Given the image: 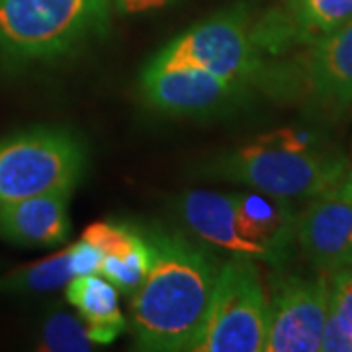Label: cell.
Masks as SVG:
<instances>
[{
	"instance_id": "cell-1",
	"label": "cell",
	"mask_w": 352,
	"mask_h": 352,
	"mask_svg": "<svg viewBox=\"0 0 352 352\" xmlns=\"http://www.w3.org/2000/svg\"><path fill=\"white\" fill-rule=\"evenodd\" d=\"M149 270L129 294V321L139 351H192L212 303L219 266L212 252L182 233L141 227Z\"/></svg>"
},
{
	"instance_id": "cell-2",
	"label": "cell",
	"mask_w": 352,
	"mask_h": 352,
	"mask_svg": "<svg viewBox=\"0 0 352 352\" xmlns=\"http://www.w3.org/2000/svg\"><path fill=\"white\" fill-rule=\"evenodd\" d=\"M112 0H0V65L25 71L73 57L110 28Z\"/></svg>"
},
{
	"instance_id": "cell-3",
	"label": "cell",
	"mask_w": 352,
	"mask_h": 352,
	"mask_svg": "<svg viewBox=\"0 0 352 352\" xmlns=\"http://www.w3.org/2000/svg\"><path fill=\"white\" fill-rule=\"evenodd\" d=\"M256 14L258 8L252 2L241 0L208 16L157 51L145 71L194 67L251 85L266 94L278 61H272L258 43Z\"/></svg>"
},
{
	"instance_id": "cell-4",
	"label": "cell",
	"mask_w": 352,
	"mask_h": 352,
	"mask_svg": "<svg viewBox=\"0 0 352 352\" xmlns=\"http://www.w3.org/2000/svg\"><path fill=\"white\" fill-rule=\"evenodd\" d=\"M200 175L258 190L282 200H311L337 188L349 175V161L335 149L292 151L254 139L201 164Z\"/></svg>"
},
{
	"instance_id": "cell-5",
	"label": "cell",
	"mask_w": 352,
	"mask_h": 352,
	"mask_svg": "<svg viewBox=\"0 0 352 352\" xmlns=\"http://www.w3.org/2000/svg\"><path fill=\"white\" fill-rule=\"evenodd\" d=\"M87 141L63 126H34L0 139V206L71 192L87 173Z\"/></svg>"
},
{
	"instance_id": "cell-6",
	"label": "cell",
	"mask_w": 352,
	"mask_h": 352,
	"mask_svg": "<svg viewBox=\"0 0 352 352\" xmlns=\"http://www.w3.org/2000/svg\"><path fill=\"white\" fill-rule=\"evenodd\" d=\"M337 118L352 106V20L274 65L268 92Z\"/></svg>"
},
{
	"instance_id": "cell-7",
	"label": "cell",
	"mask_w": 352,
	"mask_h": 352,
	"mask_svg": "<svg viewBox=\"0 0 352 352\" xmlns=\"http://www.w3.org/2000/svg\"><path fill=\"white\" fill-rule=\"evenodd\" d=\"M268 298L254 258L229 256L219 266L196 352H261L268 335Z\"/></svg>"
},
{
	"instance_id": "cell-8",
	"label": "cell",
	"mask_w": 352,
	"mask_h": 352,
	"mask_svg": "<svg viewBox=\"0 0 352 352\" xmlns=\"http://www.w3.org/2000/svg\"><path fill=\"white\" fill-rule=\"evenodd\" d=\"M141 96L153 110L175 118H217L237 112L256 92L251 85L214 75L204 69L182 67L145 71L139 80Z\"/></svg>"
},
{
	"instance_id": "cell-9",
	"label": "cell",
	"mask_w": 352,
	"mask_h": 352,
	"mask_svg": "<svg viewBox=\"0 0 352 352\" xmlns=\"http://www.w3.org/2000/svg\"><path fill=\"white\" fill-rule=\"evenodd\" d=\"M268 307L270 317L264 351H321V337L329 315V280L323 272L315 276H280L272 286Z\"/></svg>"
},
{
	"instance_id": "cell-10",
	"label": "cell",
	"mask_w": 352,
	"mask_h": 352,
	"mask_svg": "<svg viewBox=\"0 0 352 352\" xmlns=\"http://www.w3.org/2000/svg\"><path fill=\"white\" fill-rule=\"evenodd\" d=\"M296 245L317 272L352 266V194L344 182L311 198L298 214Z\"/></svg>"
},
{
	"instance_id": "cell-11",
	"label": "cell",
	"mask_w": 352,
	"mask_h": 352,
	"mask_svg": "<svg viewBox=\"0 0 352 352\" xmlns=\"http://www.w3.org/2000/svg\"><path fill=\"white\" fill-rule=\"evenodd\" d=\"M176 217L190 233L208 247L227 252L229 256H247L268 263V254L241 237L235 219L233 194L214 190H186L173 204Z\"/></svg>"
},
{
	"instance_id": "cell-12",
	"label": "cell",
	"mask_w": 352,
	"mask_h": 352,
	"mask_svg": "<svg viewBox=\"0 0 352 352\" xmlns=\"http://www.w3.org/2000/svg\"><path fill=\"white\" fill-rule=\"evenodd\" d=\"M233 201L241 237L261 247L270 264L282 268L296 245L298 212L292 201L251 188L233 192Z\"/></svg>"
},
{
	"instance_id": "cell-13",
	"label": "cell",
	"mask_w": 352,
	"mask_h": 352,
	"mask_svg": "<svg viewBox=\"0 0 352 352\" xmlns=\"http://www.w3.org/2000/svg\"><path fill=\"white\" fill-rule=\"evenodd\" d=\"M71 192H51L0 206V237L20 247H57L69 239Z\"/></svg>"
},
{
	"instance_id": "cell-14",
	"label": "cell",
	"mask_w": 352,
	"mask_h": 352,
	"mask_svg": "<svg viewBox=\"0 0 352 352\" xmlns=\"http://www.w3.org/2000/svg\"><path fill=\"white\" fill-rule=\"evenodd\" d=\"M65 298L78 311L87 325L88 337L96 346L112 344L126 331L118 288L104 276H73L65 286Z\"/></svg>"
},
{
	"instance_id": "cell-15",
	"label": "cell",
	"mask_w": 352,
	"mask_h": 352,
	"mask_svg": "<svg viewBox=\"0 0 352 352\" xmlns=\"http://www.w3.org/2000/svg\"><path fill=\"white\" fill-rule=\"evenodd\" d=\"M276 8L296 51L352 20V0H282Z\"/></svg>"
},
{
	"instance_id": "cell-16",
	"label": "cell",
	"mask_w": 352,
	"mask_h": 352,
	"mask_svg": "<svg viewBox=\"0 0 352 352\" xmlns=\"http://www.w3.org/2000/svg\"><path fill=\"white\" fill-rule=\"evenodd\" d=\"M73 278L69 266V247L38 263L22 266L0 278V294L38 296L65 288Z\"/></svg>"
},
{
	"instance_id": "cell-17",
	"label": "cell",
	"mask_w": 352,
	"mask_h": 352,
	"mask_svg": "<svg viewBox=\"0 0 352 352\" xmlns=\"http://www.w3.org/2000/svg\"><path fill=\"white\" fill-rule=\"evenodd\" d=\"M38 349L45 352H88L94 351L96 344L88 337L80 315L53 309L39 325Z\"/></svg>"
},
{
	"instance_id": "cell-18",
	"label": "cell",
	"mask_w": 352,
	"mask_h": 352,
	"mask_svg": "<svg viewBox=\"0 0 352 352\" xmlns=\"http://www.w3.org/2000/svg\"><path fill=\"white\" fill-rule=\"evenodd\" d=\"M149 261H151V254H149L147 241L143 237V241L139 243L138 247L131 252H127L126 256L104 254L100 274L106 280H110L113 286L118 288V292H124V294L129 296L143 282V278L149 270Z\"/></svg>"
},
{
	"instance_id": "cell-19",
	"label": "cell",
	"mask_w": 352,
	"mask_h": 352,
	"mask_svg": "<svg viewBox=\"0 0 352 352\" xmlns=\"http://www.w3.org/2000/svg\"><path fill=\"white\" fill-rule=\"evenodd\" d=\"M82 239L98 247L104 254L126 256L143 241L141 227L122 221H94L82 231Z\"/></svg>"
},
{
	"instance_id": "cell-20",
	"label": "cell",
	"mask_w": 352,
	"mask_h": 352,
	"mask_svg": "<svg viewBox=\"0 0 352 352\" xmlns=\"http://www.w3.org/2000/svg\"><path fill=\"white\" fill-rule=\"evenodd\" d=\"M329 311L352 335V266L337 270L329 278Z\"/></svg>"
},
{
	"instance_id": "cell-21",
	"label": "cell",
	"mask_w": 352,
	"mask_h": 352,
	"mask_svg": "<svg viewBox=\"0 0 352 352\" xmlns=\"http://www.w3.org/2000/svg\"><path fill=\"white\" fill-rule=\"evenodd\" d=\"M256 139H261L268 145H276V147L292 149V151H314V149L325 147L319 131L309 129V127H278V129L258 135Z\"/></svg>"
},
{
	"instance_id": "cell-22",
	"label": "cell",
	"mask_w": 352,
	"mask_h": 352,
	"mask_svg": "<svg viewBox=\"0 0 352 352\" xmlns=\"http://www.w3.org/2000/svg\"><path fill=\"white\" fill-rule=\"evenodd\" d=\"M102 261H104V252L88 241L80 239L69 247V266L73 276L100 274Z\"/></svg>"
},
{
	"instance_id": "cell-23",
	"label": "cell",
	"mask_w": 352,
	"mask_h": 352,
	"mask_svg": "<svg viewBox=\"0 0 352 352\" xmlns=\"http://www.w3.org/2000/svg\"><path fill=\"white\" fill-rule=\"evenodd\" d=\"M321 351L325 352H352V335L344 329L333 311H329L323 337H321Z\"/></svg>"
},
{
	"instance_id": "cell-24",
	"label": "cell",
	"mask_w": 352,
	"mask_h": 352,
	"mask_svg": "<svg viewBox=\"0 0 352 352\" xmlns=\"http://www.w3.org/2000/svg\"><path fill=\"white\" fill-rule=\"evenodd\" d=\"M175 2L176 0H113V6L122 16H139V14L164 10Z\"/></svg>"
},
{
	"instance_id": "cell-25",
	"label": "cell",
	"mask_w": 352,
	"mask_h": 352,
	"mask_svg": "<svg viewBox=\"0 0 352 352\" xmlns=\"http://www.w3.org/2000/svg\"><path fill=\"white\" fill-rule=\"evenodd\" d=\"M344 186L349 188V192L352 194V168L349 170V175H346V178H344Z\"/></svg>"
}]
</instances>
